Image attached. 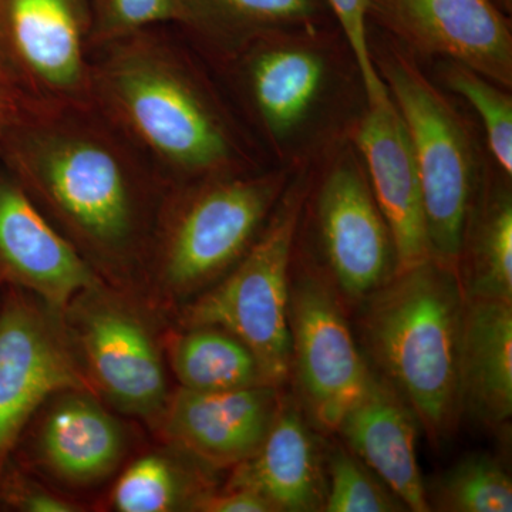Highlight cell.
Here are the masks:
<instances>
[{
	"label": "cell",
	"instance_id": "cell-19",
	"mask_svg": "<svg viewBox=\"0 0 512 512\" xmlns=\"http://www.w3.org/2000/svg\"><path fill=\"white\" fill-rule=\"evenodd\" d=\"M463 416L485 427L512 416V302L467 299L460 359Z\"/></svg>",
	"mask_w": 512,
	"mask_h": 512
},
{
	"label": "cell",
	"instance_id": "cell-2",
	"mask_svg": "<svg viewBox=\"0 0 512 512\" xmlns=\"http://www.w3.org/2000/svg\"><path fill=\"white\" fill-rule=\"evenodd\" d=\"M0 163L72 244L103 259L136 248L157 171L94 106L30 111L0 143Z\"/></svg>",
	"mask_w": 512,
	"mask_h": 512
},
{
	"label": "cell",
	"instance_id": "cell-14",
	"mask_svg": "<svg viewBox=\"0 0 512 512\" xmlns=\"http://www.w3.org/2000/svg\"><path fill=\"white\" fill-rule=\"evenodd\" d=\"M349 140L396 249L397 271L430 258L423 190L409 134L393 100L367 104Z\"/></svg>",
	"mask_w": 512,
	"mask_h": 512
},
{
	"label": "cell",
	"instance_id": "cell-30",
	"mask_svg": "<svg viewBox=\"0 0 512 512\" xmlns=\"http://www.w3.org/2000/svg\"><path fill=\"white\" fill-rule=\"evenodd\" d=\"M0 495L5 498L6 503L23 511L70 512L76 510L73 504L60 500L56 495L28 484V481L12 474L0 483Z\"/></svg>",
	"mask_w": 512,
	"mask_h": 512
},
{
	"label": "cell",
	"instance_id": "cell-13",
	"mask_svg": "<svg viewBox=\"0 0 512 512\" xmlns=\"http://www.w3.org/2000/svg\"><path fill=\"white\" fill-rule=\"evenodd\" d=\"M0 278L35 292L55 311L96 286L86 259L0 163Z\"/></svg>",
	"mask_w": 512,
	"mask_h": 512
},
{
	"label": "cell",
	"instance_id": "cell-29",
	"mask_svg": "<svg viewBox=\"0 0 512 512\" xmlns=\"http://www.w3.org/2000/svg\"><path fill=\"white\" fill-rule=\"evenodd\" d=\"M325 3L355 57L367 104L389 99L390 94L377 73L370 52L369 0H325Z\"/></svg>",
	"mask_w": 512,
	"mask_h": 512
},
{
	"label": "cell",
	"instance_id": "cell-23",
	"mask_svg": "<svg viewBox=\"0 0 512 512\" xmlns=\"http://www.w3.org/2000/svg\"><path fill=\"white\" fill-rule=\"evenodd\" d=\"M170 360L181 387L195 392L272 386L254 353L214 326H194L177 335L170 345Z\"/></svg>",
	"mask_w": 512,
	"mask_h": 512
},
{
	"label": "cell",
	"instance_id": "cell-5",
	"mask_svg": "<svg viewBox=\"0 0 512 512\" xmlns=\"http://www.w3.org/2000/svg\"><path fill=\"white\" fill-rule=\"evenodd\" d=\"M370 52L412 144L430 258L458 275L464 229L485 167L476 140L416 57L389 36L370 35Z\"/></svg>",
	"mask_w": 512,
	"mask_h": 512
},
{
	"label": "cell",
	"instance_id": "cell-22",
	"mask_svg": "<svg viewBox=\"0 0 512 512\" xmlns=\"http://www.w3.org/2000/svg\"><path fill=\"white\" fill-rule=\"evenodd\" d=\"M184 30L221 60L256 37L329 25L325 0H185Z\"/></svg>",
	"mask_w": 512,
	"mask_h": 512
},
{
	"label": "cell",
	"instance_id": "cell-25",
	"mask_svg": "<svg viewBox=\"0 0 512 512\" xmlns=\"http://www.w3.org/2000/svg\"><path fill=\"white\" fill-rule=\"evenodd\" d=\"M437 74L444 89L463 97L476 110L483 124L485 141L498 170L512 177L511 92L453 60H440Z\"/></svg>",
	"mask_w": 512,
	"mask_h": 512
},
{
	"label": "cell",
	"instance_id": "cell-24",
	"mask_svg": "<svg viewBox=\"0 0 512 512\" xmlns=\"http://www.w3.org/2000/svg\"><path fill=\"white\" fill-rule=\"evenodd\" d=\"M427 501L430 511L511 512V478L497 458L470 453L427 488Z\"/></svg>",
	"mask_w": 512,
	"mask_h": 512
},
{
	"label": "cell",
	"instance_id": "cell-6",
	"mask_svg": "<svg viewBox=\"0 0 512 512\" xmlns=\"http://www.w3.org/2000/svg\"><path fill=\"white\" fill-rule=\"evenodd\" d=\"M312 164L296 168L251 248L183 315L185 328L214 326L241 340L275 387L291 376L289 293L296 239L313 183Z\"/></svg>",
	"mask_w": 512,
	"mask_h": 512
},
{
	"label": "cell",
	"instance_id": "cell-4",
	"mask_svg": "<svg viewBox=\"0 0 512 512\" xmlns=\"http://www.w3.org/2000/svg\"><path fill=\"white\" fill-rule=\"evenodd\" d=\"M466 295L456 272L433 258L394 272L359 303L360 339L377 373L412 407L436 447L463 417L461 338Z\"/></svg>",
	"mask_w": 512,
	"mask_h": 512
},
{
	"label": "cell",
	"instance_id": "cell-31",
	"mask_svg": "<svg viewBox=\"0 0 512 512\" xmlns=\"http://www.w3.org/2000/svg\"><path fill=\"white\" fill-rule=\"evenodd\" d=\"M192 507L204 512H274L259 495L231 487H225L220 493L198 495L192 501Z\"/></svg>",
	"mask_w": 512,
	"mask_h": 512
},
{
	"label": "cell",
	"instance_id": "cell-15",
	"mask_svg": "<svg viewBox=\"0 0 512 512\" xmlns=\"http://www.w3.org/2000/svg\"><path fill=\"white\" fill-rule=\"evenodd\" d=\"M281 404L279 387L195 392L181 387L161 416L165 436L212 467H237L261 447Z\"/></svg>",
	"mask_w": 512,
	"mask_h": 512
},
{
	"label": "cell",
	"instance_id": "cell-17",
	"mask_svg": "<svg viewBox=\"0 0 512 512\" xmlns=\"http://www.w3.org/2000/svg\"><path fill=\"white\" fill-rule=\"evenodd\" d=\"M312 427L299 404L281 397L261 447L234 467L227 487L252 491L274 512L323 511L325 448Z\"/></svg>",
	"mask_w": 512,
	"mask_h": 512
},
{
	"label": "cell",
	"instance_id": "cell-10",
	"mask_svg": "<svg viewBox=\"0 0 512 512\" xmlns=\"http://www.w3.org/2000/svg\"><path fill=\"white\" fill-rule=\"evenodd\" d=\"M322 158L325 168L313 187L323 271L343 302L359 305L397 271L396 249L352 141Z\"/></svg>",
	"mask_w": 512,
	"mask_h": 512
},
{
	"label": "cell",
	"instance_id": "cell-32",
	"mask_svg": "<svg viewBox=\"0 0 512 512\" xmlns=\"http://www.w3.org/2000/svg\"><path fill=\"white\" fill-rule=\"evenodd\" d=\"M35 109L0 63V143Z\"/></svg>",
	"mask_w": 512,
	"mask_h": 512
},
{
	"label": "cell",
	"instance_id": "cell-18",
	"mask_svg": "<svg viewBox=\"0 0 512 512\" xmlns=\"http://www.w3.org/2000/svg\"><path fill=\"white\" fill-rule=\"evenodd\" d=\"M80 342L94 382L124 412L156 417L167 403L160 356L146 328L128 313L99 306L84 316Z\"/></svg>",
	"mask_w": 512,
	"mask_h": 512
},
{
	"label": "cell",
	"instance_id": "cell-12",
	"mask_svg": "<svg viewBox=\"0 0 512 512\" xmlns=\"http://www.w3.org/2000/svg\"><path fill=\"white\" fill-rule=\"evenodd\" d=\"M92 392L46 313L22 292L0 305V471L36 410L57 393Z\"/></svg>",
	"mask_w": 512,
	"mask_h": 512
},
{
	"label": "cell",
	"instance_id": "cell-21",
	"mask_svg": "<svg viewBox=\"0 0 512 512\" xmlns=\"http://www.w3.org/2000/svg\"><path fill=\"white\" fill-rule=\"evenodd\" d=\"M123 447L117 421L86 392L64 396L40 430V456L57 477L70 483H94L109 476Z\"/></svg>",
	"mask_w": 512,
	"mask_h": 512
},
{
	"label": "cell",
	"instance_id": "cell-27",
	"mask_svg": "<svg viewBox=\"0 0 512 512\" xmlns=\"http://www.w3.org/2000/svg\"><path fill=\"white\" fill-rule=\"evenodd\" d=\"M94 49L143 30L188 22L185 0H90Z\"/></svg>",
	"mask_w": 512,
	"mask_h": 512
},
{
	"label": "cell",
	"instance_id": "cell-9",
	"mask_svg": "<svg viewBox=\"0 0 512 512\" xmlns=\"http://www.w3.org/2000/svg\"><path fill=\"white\" fill-rule=\"evenodd\" d=\"M90 0H0V63L36 109L93 106Z\"/></svg>",
	"mask_w": 512,
	"mask_h": 512
},
{
	"label": "cell",
	"instance_id": "cell-26",
	"mask_svg": "<svg viewBox=\"0 0 512 512\" xmlns=\"http://www.w3.org/2000/svg\"><path fill=\"white\" fill-rule=\"evenodd\" d=\"M326 512L409 511L403 501L342 441L326 451Z\"/></svg>",
	"mask_w": 512,
	"mask_h": 512
},
{
	"label": "cell",
	"instance_id": "cell-1",
	"mask_svg": "<svg viewBox=\"0 0 512 512\" xmlns=\"http://www.w3.org/2000/svg\"><path fill=\"white\" fill-rule=\"evenodd\" d=\"M161 29L93 50L94 109L170 183L258 168L205 74Z\"/></svg>",
	"mask_w": 512,
	"mask_h": 512
},
{
	"label": "cell",
	"instance_id": "cell-11",
	"mask_svg": "<svg viewBox=\"0 0 512 512\" xmlns=\"http://www.w3.org/2000/svg\"><path fill=\"white\" fill-rule=\"evenodd\" d=\"M369 22L416 59L463 63L511 90V20L495 0H369Z\"/></svg>",
	"mask_w": 512,
	"mask_h": 512
},
{
	"label": "cell",
	"instance_id": "cell-20",
	"mask_svg": "<svg viewBox=\"0 0 512 512\" xmlns=\"http://www.w3.org/2000/svg\"><path fill=\"white\" fill-rule=\"evenodd\" d=\"M466 299L512 302L511 177L485 164L458 259Z\"/></svg>",
	"mask_w": 512,
	"mask_h": 512
},
{
	"label": "cell",
	"instance_id": "cell-28",
	"mask_svg": "<svg viewBox=\"0 0 512 512\" xmlns=\"http://www.w3.org/2000/svg\"><path fill=\"white\" fill-rule=\"evenodd\" d=\"M180 497L174 468L158 456L138 458L124 471L113 491V504L121 512L173 510Z\"/></svg>",
	"mask_w": 512,
	"mask_h": 512
},
{
	"label": "cell",
	"instance_id": "cell-8",
	"mask_svg": "<svg viewBox=\"0 0 512 512\" xmlns=\"http://www.w3.org/2000/svg\"><path fill=\"white\" fill-rule=\"evenodd\" d=\"M291 373L316 430L336 433L373 369L359 349L338 291L322 268L298 259L289 293Z\"/></svg>",
	"mask_w": 512,
	"mask_h": 512
},
{
	"label": "cell",
	"instance_id": "cell-3",
	"mask_svg": "<svg viewBox=\"0 0 512 512\" xmlns=\"http://www.w3.org/2000/svg\"><path fill=\"white\" fill-rule=\"evenodd\" d=\"M222 62L252 126L281 165L328 154L348 140L367 106L355 57L330 25L256 37Z\"/></svg>",
	"mask_w": 512,
	"mask_h": 512
},
{
	"label": "cell",
	"instance_id": "cell-33",
	"mask_svg": "<svg viewBox=\"0 0 512 512\" xmlns=\"http://www.w3.org/2000/svg\"><path fill=\"white\" fill-rule=\"evenodd\" d=\"M497 5L500 6L501 9L504 10L505 13L510 15L512 9V0H495Z\"/></svg>",
	"mask_w": 512,
	"mask_h": 512
},
{
	"label": "cell",
	"instance_id": "cell-16",
	"mask_svg": "<svg viewBox=\"0 0 512 512\" xmlns=\"http://www.w3.org/2000/svg\"><path fill=\"white\" fill-rule=\"evenodd\" d=\"M420 424L402 396L373 370L362 396L340 421L336 433L413 512L430 511L417 460Z\"/></svg>",
	"mask_w": 512,
	"mask_h": 512
},
{
	"label": "cell",
	"instance_id": "cell-7",
	"mask_svg": "<svg viewBox=\"0 0 512 512\" xmlns=\"http://www.w3.org/2000/svg\"><path fill=\"white\" fill-rule=\"evenodd\" d=\"M296 167L235 171L178 183L158 259L165 285L180 295L215 284L261 234Z\"/></svg>",
	"mask_w": 512,
	"mask_h": 512
}]
</instances>
